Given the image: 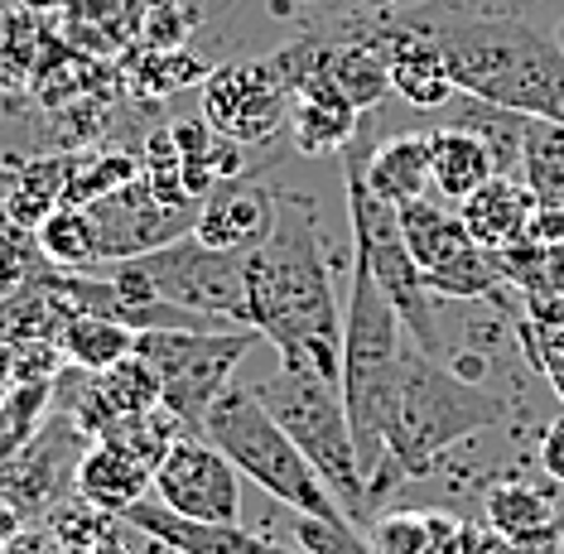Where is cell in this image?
<instances>
[{
	"label": "cell",
	"mask_w": 564,
	"mask_h": 554,
	"mask_svg": "<svg viewBox=\"0 0 564 554\" xmlns=\"http://www.w3.org/2000/svg\"><path fill=\"white\" fill-rule=\"evenodd\" d=\"M247 324L271 343L280 362L343 377V304L318 237V213L304 193H280L275 227L247 251Z\"/></svg>",
	"instance_id": "obj_1"
},
{
	"label": "cell",
	"mask_w": 564,
	"mask_h": 554,
	"mask_svg": "<svg viewBox=\"0 0 564 554\" xmlns=\"http://www.w3.org/2000/svg\"><path fill=\"white\" fill-rule=\"evenodd\" d=\"M448 63L454 87L473 101L502 111H521L535 121L564 126V44L535 24L492 15V10L434 6L410 15Z\"/></svg>",
	"instance_id": "obj_2"
},
{
	"label": "cell",
	"mask_w": 564,
	"mask_h": 554,
	"mask_svg": "<svg viewBox=\"0 0 564 554\" xmlns=\"http://www.w3.org/2000/svg\"><path fill=\"white\" fill-rule=\"evenodd\" d=\"M507 420V401L478 381H464L454 367H444L415 338L401 352L395 371V395L387 415V468H381L371 501H377L395 478H425L454 444L473 439L478 430Z\"/></svg>",
	"instance_id": "obj_3"
},
{
	"label": "cell",
	"mask_w": 564,
	"mask_h": 554,
	"mask_svg": "<svg viewBox=\"0 0 564 554\" xmlns=\"http://www.w3.org/2000/svg\"><path fill=\"white\" fill-rule=\"evenodd\" d=\"M410 333L387 300V290L371 280V270L352 256V285L348 304H343V405H348L357 463L367 472V492L377 487L381 468H387V415L395 395V371H401Z\"/></svg>",
	"instance_id": "obj_4"
},
{
	"label": "cell",
	"mask_w": 564,
	"mask_h": 554,
	"mask_svg": "<svg viewBox=\"0 0 564 554\" xmlns=\"http://www.w3.org/2000/svg\"><path fill=\"white\" fill-rule=\"evenodd\" d=\"M261 395V405L280 420V430L300 444V454L318 468V478L328 482V492L338 497V507L348 511V521H357L367 531L371 517V492H367V472L357 463L352 444V424L348 405H343L338 381H328L314 367H294L280 362L261 385H251Z\"/></svg>",
	"instance_id": "obj_5"
},
{
	"label": "cell",
	"mask_w": 564,
	"mask_h": 554,
	"mask_svg": "<svg viewBox=\"0 0 564 554\" xmlns=\"http://www.w3.org/2000/svg\"><path fill=\"white\" fill-rule=\"evenodd\" d=\"M203 434L237 463L241 478H251L261 492H271L275 501H285L294 517H348L338 507V497L328 492V482L318 478V468L300 454V444L280 430V420L261 405V395L247 385H227L213 401Z\"/></svg>",
	"instance_id": "obj_6"
},
{
	"label": "cell",
	"mask_w": 564,
	"mask_h": 554,
	"mask_svg": "<svg viewBox=\"0 0 564 554\" xmlns=\"http://www.w3.org/2000/svg\"><path fill=\"white\" fill-rule=\"evenodd\" d=\"M107 280L140 308L174 304V308H188V314L213 318V324L251 328L247 324V256L203 247L194 231L160 251L111 261Z\"/></svg>",
	"instance_id": "obj_7"
},
{
	"label": "cell",
	"mask_w": 564,
	"mask_h": 554,
	"mask_svg": "<svg viewBox=\"0 0 564 554\" xmlns=\"http://www.w3.org/2000/svg\"><path fill=\"white\" fill-rule=\"evenodd\" d=\"M367 131H357V140L343 150V184H348V222H352V256L371 270L387 300L395 304L405 333L415 338L425 352L440 357V324H434V294L425 285V270L415 265L401 227L395 203L377 198L362 178V154H367Z\"/></svg>",
	"instance_id": "obj_8"
},
{
	"label": "cell",
	"mask_w": 564,
	"mask_h": 554,
	"mask_svg": "<svg viewBox=\"0 0 564 554\" xmlns=\"http://www.w3.org/2000/svg\"><path fill=\"white\" fill-rule=\"evenodd\" d=\"M261 343L256 328H150L135 333V357L160 371L164 410L188 434H203V420L217 395L232 385L237 367Z\"/></svg>",
	"instance_id": "obj_9"
},
{
	"label": "cell",
	"mask_w": 564,
	"mask_h": 554,
	"mask_svg": "<svg viewBox=\"0 0 564 554\" xmlns=\"http://www.w3.org/2000/svg\"><path fill=\"white\" fill-rule=\"evenodd\" d=\"M203 121L237 145H265L290 126V83L271 58L223 63L203 77Z\"/></svg>",
	"instance_id": "obj_10"
},
{
	"label": "cell",
	"mask_w": 564,
	"mask_h": 554,
	"mask_svg": "<svg viewBox=\"0 0 564 554\" xmlns=\"http://www.w3.org/2000/svg\"><path fill=\"white\" fill-rule=\"evenodd\" d=\"M150 497L188 521H241V472L208 434H178L160 458Z\"/></svg>",
	"instance_id": "obj_11"
},
{
	"label": "cell",
	"mask_w": 564,
	"mask_h": 554,
	"mask_svg": "<svg viewBox=\"0 0 564 554\" xmlns=\"http://www.w3.org/2000/svg\"><path fill=\"white\" fill-rule=\"evenodd\" d=\"M87 444L93 439H87V430L73 415H54L48 424H40L15 454L0 463V501L24 511V517L54 507L63 487L78 482V463L87 454Z\"/></svg>",
	"instance_id": "obj_12"
},
{
	"label": "cell",
	"mask_w": 564,
	"mask_h": 554,
	"mask_svg": "<svg viewBox=\"0 0 564 554\" xmlns=\"http://www.w3.org/2000/svg\"><path fill=\"white\" fill-rule=\"evenodd\" d=\"M87 213H93V222H97V256L101 261H131V256L160 251V247H170V241L188 237L198 222V213L160 203L145 178H131L126 188L93 203Z\"/></svg>",
	"instance_id": "obj_13"
},
{
	"label": "cell",
	"mask_w": 564,
	"mask_h": 554,
	"mask_svg": "<svg viewBox=\"0 0 564 554\" xmlns=\"http://www.w3.org/2000/svg\"><path fill=\"white\" fill-rule=\"evenodd\" d=\"M275 208H280V193L256 184V178L237 174V178H223V184L208 188V198L198 203V222H194V237L213 251H232V256H247L256 251L275 227Z\"/></svg>",
	"instance_id": "obj_14"
},
{
	"label": "cell",
	"mask_w": 564,
	"mask_h": 554,
	"mask_svg": "<svg viewBox=\"0 0 564 554\" xmlns=\"http://www.w3.org/2000/svg\"><path fill=\"white\" fill-rule=\"evenodd\" d=\"M377 39L387 48V68H391V93L405 97L415 111H440L448 107V97L458 93L448 63L440 54V44L420 30L415 20H391L377 24Z\"/></svg>",
	"instance_id": "obj_15"
},
{
	"label": "cell",
	"mask_w": 564,
	"mask_h": 554,
	"mask_svg": "<svg viewBox=\"0 0 564 554\" xmlns=\"http://www.w3.org/2000/svg\"><path fill=\"white\" fill-rule=\"evenodd\" d=\"M126 525L150 540H160L174 554H294L275 540H261L256 531H241V521H188L178 511L160 507L155 497L135 501L126 511Z\"/></svg>",
	"instance_id": "obj_16"
},
{
	"label": "cell",
	"mask_w": 564,
	"mask_h": 554,
	"mask_svg": "<svg viewBox=\"0 0 564 554\" xmlns=\"http://www.w3.org/2000/svg\"><path fill=\"white\" fill-rule=\"evenodd\" d=\"M78 497L87 507H101L111 517H126L135 501L150 497L155 487V463H150L140 448H131L117 434H101V439L87 444V454L78 463Z\"/></svg>",
	"instance_id": "obj_17"
},
{
	"label": "cell",
	"mask_w": 564,
	"mask_h": 554,
	"mask_svg": "<svg viewBox=\"0 0 564 554\" xmlns=\"http://www.w3.org/2000/svg\"><path fill=\"white\" fill-rule=\"evenodd\" d=\"M535 213H541V203H535V193L525 188L521 174H492L473 198L458 203V217L468 222L473 241L487 251H502L511 241L531 237Z\"/></svg>",
	"instance_id": "obj_18"
},
{
	"label": "cell",
	"mask_w": 564,
	"mask_h": 554,
	"mask_svg": "<svg viewBox=\"0 0 564 554\" xmlns=\"http://www.w3.org/2000/svg\"><path fill=\"white\" fill-rule=\"evenodd\" d=\"M362 178L377 198L387 203H415L434 188V160H430V131H401L387 135L362 154Z\"/></svg>",
	"instance_id": "obj_19"
},
{
	"label": "cell",
	"mask_w": 564,
	"mask_h": 554,
	"mask_svg": "<svg viewBox=\"0 0 564 554\" xmlns=\"http://www.w3.org/2000/svg\"><path fill=\"white\" fill-rule=\"evenodd\" d=\"M482 521L492 535L517 540V545H541V540H560L564 511L555 497L535 482H497L482 497Z\"/></svg>",
	"instance_id": "obj_20"
},
{
	"label": "cell",
	"mask_w": 564,
	"mask_h": 554,
	"mask_svg": "<svg viewBox=\"0 0 564 554\" xmlns=\"http://www.w3.org/2000/svg\"><path fill=\"white\" fill-rule=\"evenodd\" d=\"M430 160H434V193H440L444 203L473 198V193L497 174V160H492V150H487V140L454 121L430 131Z\"/></svg>",
	"instance_id": "obj_21"
},
{
	"label": "cell",
	"mask_w": 564,
	"mask_h": 554,
	"mask_svg": "<svg viewBox=\"0 0 564 554\" xmlns=\"http://www.w3.org/2000/svg\"><path fill=\"white\" fill-rule=\"evenodd\" d=\"M83 160H87V154H44V160L24 164V170L10 178V193H6L10 227L34 231L48 213H58L63 198H68V184L83 170Z\"/></svg>",
	"instance_id": "obj_22"
},
{
	"label": "cell",
	"mask_w": 564,
	"mask_h": 554,
	"mask_svg": "<svg viewBox=\"0 0 564 554\" xmlns=\"http://www.w3.org/2000/svg\"><path fill=\"white\" fill-rule=\"evenodd\" d=\"M395 213H401L410 256H415V265L425 270V275L444 270L448 261H458L468 247H478V241H473V231H468V222L448 208V203L415 198V203H401Z\"/></svg>",
	"instance_id": "obj_23"
},
{
	"label": "cell",
	"mask_w": 564,
	"mask_h": 554,
	"mask_svg": "<svg viewBox=\"0 0 564 554\" xmlns=\"http://www.w3.org/2000/svg\"><path fill=\"white\" fill-rule=\"evenodd\" d=\"M328 77L343 87V97L357 111H371L391 97V68H387V48H381L377 30L328 44Z\"/></svg>",
	"instance_id": "obj_24"
},
{
	"label": "cell",
	"mask_w": 564,
	"mask_h": 554,
	"mask_svg": "<svg viewBox=\"0 0 564 554\" xmlns=\"http://www.w3.org/2000/svg\"><path fill=\"white\" fill-rule=\"evenodd\" d=\"M521 352L550 381V391L564 401V300L555 294H521Z\"/></svg>",
	"instance_id": "obj_25"
},
{
	"label": "cell",
	"mask_w": 564,
	"mask_h": 554,
	"mask_svg": "<svg viewBox=\"0 0 564 554\" xmlns=\"http://www.w3.org/2000/svg\"><path fill=\"white\" fill-rule=\"evenodd\" d=\"M58 352L68 357L78 371H111L117 362L135 352V328L117 324V318H101V314H78L58 338Z\"/></svg>",
	"instance_id": "obj_26"
},
{
	"label": "cell",
	"mask_w": 564,
	"mask_h": 554,
	"mask_svg": "<svg viewBox=\"0 0 564 554\" xmlns=\"http://www.w3.org/2000/svg\"><path fill=\"white\" fill-rule=\"evenodd\" d=\"M521 178L541 208H564V126L525 116L521 135Z\"/></svg>",
	"instance_id": "obj_27"
},
{
	"label": "cell",
	"mask_w": 564,
	"mask_h": 554,
	"mask_svg": "<svg viewBox=\"0 0 564 554\" xmlns=\"http://www.w3.org/2000/svg\"><path fill=\"white\" fill-rule=\"evenodd\" d=\"M34 241H40L44 261L54 270H93L97 256V222L87 208H58L48 213L40 227H34Z\"/></svg>",
	"instance_id": "obj_28"
},
{
	"label": "cell",
	"mask_w": 564,
	"mask_h": 554,
	"mask_svg": "<svg viewBox=\"0 0 564 554\" xmlns=\"http://www.w3.org/2000/svg\"><path fill=\"white\" fill-rule=\"evenodd\" d=\"M492 256L502 280L517 294H555V300H564V247H545L535 237H521Z\"/></svg>",
	"instance_id": "obj_29"
},
{
	"label": "cell",
	"mask_w": 564,
	"mask_h": 554,
	"mask_svg": "<svg viewBox=\"0 0 564 554\" xmlns=\"http://www.w3.org/2000/svg\"><path fill=\"white\" fill-rule=\"evenodd\" d=\"M97 391L107 410L117 420H131V415H150V410L164 405V385H160V371L145 362V357H126L111 371H97Z\"/></svg>",
	"instance_id": "obj_30"
},
{
	"label": "cell",
	"mask_w": 564,
	"mask_h": 554,
	"mask_svg": "<svg viewBox=\"0 0 564 554\" xmlns=\"http://www.w3.org/2000/svg\"><path fill=\"white\" fill-rule=\"evenodd\" d=\"M430 294H444V300H492V294L511 290L497 270V256L487 247H468L458 261H448L444 270L425 275Z\"/></svg>",
	"instance_id": "obj_31"
},
{
	"label": "cell",
	"mask_w": 564,
	"mask_h": 554,
	"mask_svg": "<svg viewBox=\"0 0 564 554\" xmlns=\"http://www.w3.org/2000/svg\"><path fill=\"white\" fill-rule=\"evenodd\" d=\"M40 241H34V231H24V227H10V231H0V304H10V300H20L24 290H34L40 285Z\"/></svg>",
	"instance_id": "obj_32"
},
{
	"label": "cell",
	"mask_w": 564,
	"mask_h": 554,
	"mask_svg": "<svg viewBox=\"0 0 564 554\" xmlns=\"http://www.w3.org/2000/svg\"><path fill=\"white\" fill-rule=\"evenodd\" d=\"M371 554H425L430 550V511H387L367 521Z\"/></svg>",
	"instance_id": "obj_33"
},
{
	"label": "cell",
	"mask_w": 564,
	"mask_h": 554,
	"mask_svg": "<svg viewBox=\"0 0 564 554\" xmlns=\"http://www.w3.org/2000/svg\"><path fill=\"white\" fill-rule=\"evenodd\" d=\"M294 540H300L304 554H371L362 525L348 517H294Z\"/></svg>",
	"instance_id": "obj_34"
},
{
	"label": "cell",
	"mask_w": 564,
	"mask_h": 554,
	"mask_svg": "<svg viewBox=\"0 0 564 554\" xmlns=\"http://www.w3.org/2000/svg\"><path fill=\"white\" fill-rule=\"evenodd\" d=\"M535 458H541L545 478L564 487V415H555V420L545 424V434H541V448H535Z\"/></svg>",
	"instance_id": "obj_35"
},
{
	"label": "cell",
	"mask_w": 564,
	"mask_h": 554,
	"mask_svg": "<svg viewBox=\"0 0 564 554\" xmlns=\"http://www.w3.org/2000/svg\"><path fill=\"white\" fill-rule=\"evenodd\" d=\"M478 554H560V540H541V545H517V540H502V535H492V531L482 525Z\"/></svg>",
	"instance_id": "obj_36"
},
{
	"label": "cell",
	"mask_w": 564,
	"mask_h": 554,
	"mask_svg": "<svg viewBox=\"0 0 564 554\" xmlns=\"http://www.w3.org/2000/svg\"><path fill=\"white\" fill-rule=\"evenodd\" d=\"M531 237L545 247H564V208H541L531 222Z\"/></svg>",
	"instance_id": "obj_37"
},
{
	"label": "cell",
	"mask_w": 564,
	"mask_h": 554,
	"mask_svg": "<svg viewBox=\"0 0 564 554\" xmlns=\"http://www.w3.org/2000/svg\"><path fill=\"white\" fill-rule=\"evenodd\" d=\"M371 6H391V0H371Z\"/></svg>",
	"instance_id": "obj_38"
},
{
	"label": "cell",
	"mask_w": 564,
	"mask_h": 554,
	"mask_svg": "<svg viewBox=\"0 0 564 554\" xmlns=\"http://www.w3.org/2000/svg\"><path fill=\"white\" fill-rule=\"evenodd\" d=\"M560 545H564V521H560Z\"/></svg>",
	"instance_id": "obj_39"
},
{
	"label": "cell",
	"mask_w": 564,
	"mask_h": 554,
	"mask_svg": "<svg viewBox=\"0 0 564 554\" xmlns=\"http://www.w3.org/2000/svg\"><path fill=\"white\" fill-rule=\"evenodd\" d=\"M0 554H10V550H0Z\"/></svg>",
	"instance_id": "obj_40"
}]
</instances>
